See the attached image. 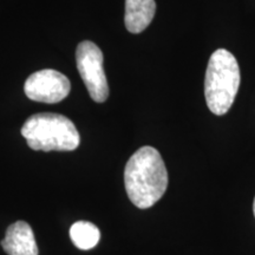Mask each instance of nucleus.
<instances>
[{"label":"nucleus","instance_id":"obj_3","mask_svg":"<svg viewBox=\"0 0 255 255\" xmlns=\"http://www.w3.org/2000/svg\"><path fill=\"white\" fill-rule=\"evenodd\" d=\"M239 87L240 68L237 58L227 50H216L210 56L205 78V96L209 110L218 116L227 114Z\"/></svg>","mask_w":255,"mask_h":255},{"label":"nucleus","instance_id":"obj_5","mask_svg":"<svg viewBox=\"0 0 255 255\" xmlns=\"http://www.w3.org/2000/svg\"><path fill=\"white\" fill-rule=\"evenodd\" d=\"M71 90V83L65 75L45 69L32 73L24 84L27 98L39 103L56 104L62 102Z\"/></svg>","mask_w":255,"mask_h":255},{"label":"nucleus","instance_id":"obj_1","mask_svg":"<svg viewBox=\"0 0 255 255\" xmlns=\"http://www.w3.org/2000/svg\"><path fill=\"white\" fill-rule=\"evenodd\" d=\"M128 197L137 208H150L164 195L168 171L159 152L152 146L138 149L124 169Z\"/></svg>","mask_w":255,"mask_h":255},{"label":"nucleus","instance_id":"obj_2","mask_svg":"<svg viewBox=\"0 0 255 255\" xmlns=\"http://www.w3.org/2000/svg\"><path fill=\"white\" fill-rule=\"evenodd\" d=\"M21 135L31 149L41 151H72L81 142L72 121L55 113L32 115L25 121Z\"/></svg>","mask_w":255,"mask_h":255},{"label":"nucleus","instance_id":"obj_9","mask_svg":"<svg viewBox=\"0 0 255 255\" xmlns=\"http://www.w3.org/2000/svg\"><path fill=\"white\" fill-rule=\"evenodd\" d=\"M253 213H254V216H255V197H254V202H253Z\"/></svg>","mask_w":255,"mask_h":255},{"label":"nucleus","instance_id":"obj_6","mask_svg":"<svg viewBox=\"0 0 255 255\" xmlns=\"http://www.w3.org/2000/svg\"><path fill=\"white\" fill-rule=\"evenodd\" d=\"M1 246L8 255H38L33 231L25 221H17L9 226Z\"/></svg>","mask_w":255,"mask_h":255},{"label":"nucleus","instance_id":"obj_4","mask_svg":"<svg viewBox=\"0 0 255 255\" xmlns=\"http://www.w3.org/2000/svg\"><path fill=\"white\" fill-rule=\"evenodd\" d=\"M76 63L92 100L97 103L107 101L109 87L103 69V53L100 47L90 40L79 43L76 50Z\"/></svg>","mask_w":255,"mask_h":255},{"label":"nucleus","instance_id":"obj_8","mask_svg":"<svg viewBox=\"0 0 255 255\" xmlns=\"http://www.w3.org/2000/svg\"><path fill=\"white\" fill-rule=\"evenodd\" d=\"M70 238L76 247L82 251L95 248L101 240V232L94 223L77 221L70 228Z\"/></svg>","mask_w":255,"mask_h":255},{"label":"nucleus","instance_id":"obj_7","mask_svg":"<svg viewBox=\"0 0 255 255\" xmlns=\"http://www.w3.org/2000/svg\"><path fill=\"white\" fill-rule=\"evenodd\" d=\"M155 0H126V27L131 33H141L154 19Z\"/></svg>","mask_w":255,"mask_h":255}]
</instances>
